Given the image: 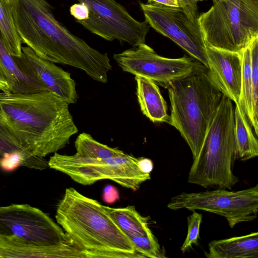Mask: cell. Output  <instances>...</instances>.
I'll return each instance as SVG.
<instances>
[{
    "label": "cell",
    "mask_w": 258,
    "mask_h": 258,
    "mask_svg": "<svg viewBox=\"0 0 258 258\" xmlns=\"http://www.w3.org/2000/svg\"><path fill=\"white\" fill-rule=\"evenodd\" d=\"M0 110L21 149L44 158L69 143L78 132L69 104L49 91H0Z\"/></svg>",
    "instance_id": "1"
},
{
    "label": "cell",
    "mask_w": 258,
    "mask_h": 258,
    "mask_svg": "<svg viewBox=\"0 0 258 258\" xmlns=\"http://www.w3.org/2000/svg\"><path fill=\"white\" fill-rule=\"evenodd\" d=\"M55 218L88 258L144 257L109 217L103 205L73 187L66 189Z\"/></svg>",
    "instance_id": "2"
},
{
    "label": "cell",
    "mask_w": 258,
    "mask_h": 258,
    "mask_svg": "<svg viewBox=\"0 0 258 258\" xmlns=\"http://www.w3.org/2000/svg\"><path fill=\"white\" fill-rule=\"evenodd\" d=\"M171 113L169 124L189 147L193 160L198 156L215 117L223 94L202 63L167 88Z\"/></svg>",
    "instance_id": "3"
},
{
    "label": "cell",
    "mask_w": 258,
    "mask_h": 258,
    "mask_svg": "<svg viewBox=\"0 0 258 258\" xmlns=\"http://www.w3.org/2000/svg\"><path fill=\"white\" fill-rule=\"evenodd\" d=\"M236 159L234 107L223 95L200 152L193 160L188 182L207 188L231 189L239 181L233 171Z\"/></svg>",
    "instance_id": "4"
},
{
    "label": "cell",
    "mask_w": 258,
    "mask_h": 258,
    "mask_svg": "<svg viewBox=\"0 0 258 258\" xmlns=\"http://www.w3.org/2000/svg\"><path fill=\"white\" fill-rule=\"evenodd\" d=\"M198 17L206 45L241 52L258 37V0H212Z\"/></svg>",
    "instance_id": "5"
},
{
    "label": "cell",
    "mask_w": 258,
    "mask_h": 258,
    "mask_svg": "<svg viewBox=\"0 0 258 258\" xmlns=\"http://www.w3.org/2000/svg\"><path fill=\"white\" fill-rule=\"evenodd\" d=\"M139 158L125 153L109 158L96 159L55 152L47 162L49 168L67 174L84 185L108 179L135 191L142 183L151 179L150 174L144 173L138 168Z\"/></svg>",
    "instance_id": "6"
},
{
    "label": "cell",
    "mask_w": 258,
    "mask_h": 258,
    "mask_svg": "<svg viewBox=\"0 0 258 258\" xmlns=\"http://www.w3.org/2000/svg\"><path fill=\"white\" fill-rule=\"evenodd\" d=\"M71 244H75L41 210L25 204L0 206V246Z\"/></svg>",
    "instance_id": "7"
},
{
    "label": "cell",
    "mask_w": 258,
    "mask_h": 258,
    "mask_svg": "<svg viewBox=\"0 0 258 258\" xmlns=\"http://www.w3.org/2000/svg\"><path fill=\"white\" fill-rule=\"evenodd\" d=\"M167 207L211 212L224 217L230 227L250 222L257 217L258 185L238 191L217 188L199 192H182L172 197Z\"/></svg>",
    "instance_id": "8"
},
{
    "label": "cell",
    "mask_w": 258,
    "mask_h": 258,
    "mask_svg": "<svg viewBox=\"0 0 258 258\" xmlns=\"http://www.w3.org/2000/svg\"><path fill=\"white\" fill-rule=\"evenodd\" d=\"M139 4L150 26L208 68L206 45L198 17L191 16L180 7L149 2H140Z\"/></svg>",
    "instance_id": "9"
},
{
    "label": "cell",
    "mask_w": 258,
    "mask_h": 258,
    "mask_svg": "<svg viewBox=\"0 0 258 258\" xmlns=\"http://www.w3.org/2000/svg\"><path fill=\"white\" fill-rule=\"evenodd\" d=\"M88 7V19L77 21L91 33L107 41L117 40L133 47L145 43L149 31L146 21L135 19L115 0H77Z\"/></svg>",
    "instance_id": "10"
},
{
    "label": "cell",
    "mask_w": 258,
    "mask_h": 258,
    "mask_svg": "<svg viewBox=\"0 0 258 258\" xmlns=\"http://www.w3.org/2000/svg\"><path fill=\"white\" fill-rule=\"evenodd\" d=\"M113 58L123 72L147 78L165 88L201 63L187 56L178 58L161 56L145 43L114 54Z\"/></svg>",
    "instance_id": "11"
},
{
    "label": "cell",
    "mask_w": 258,
    "mask_h": 258,
    "mask_svg": "<svg viewBox=\"0 0 258 258\" xmlns=\"http://www.w3.org/2000/svg\"><path fill=\"white\" fill-rule=\"evenodd\" d=\"M106 212L144 257L163 258L165 251L149 227V217L142 216L134 206L113 208L103 206Z\"/></svg>",
    "instance_id": "12"
},
{
    "label": "cell",
    "mask_w": 258,
    "mask_h": 258,
    "mask_svg": "<svg viewBox=\"0 0 258 258\" xmlns=\"http://www.w3.org/2000/svg\"><path fill=\"white\" fill-rule=\"evenodd\" d=\"M211 76L223 95L238 102L242 75V52H234L206 45Z\"/></svg>",
    "instance_id": "13"
},
{
    "label": "cell",
    "mask_w": 258,
    "mask_h": 258,
    "mask_svg": "<svg viewBox=\"0 0 258 258\" xmlns=\"http://www.w3.org/2000/svg\"><path fill=\"white\" fill-rule=\"evenodd\" d=\"M22 50L48 91L60 97L69 104L77 102L78 96L76 83L69 73L41 58L27 46H22Z\"/></svg>",
    "instance_id": "14"
},
{
    "label": "cell",
    "mask_w": 258,
    "mask_h": 258,
    "mask_svg": "<svg viewBox=\"0 0 258 258\" xmlns=\"http://www.w3.org/2000/svg\"><path fill=\"white\" fill-rule=\"evenodd\" d=\"M0 61L9 75L11 93L27 94L48 91L23 52L21 56H15L8 52L1 33Z\"/></svg>",
    "instance_id": "15"
},
{
    "label": "cell",
    "mask_w": 258,
    "mask_h": 258,
    "mask_svg": "<svg viewBox=\"0 0 258 258\" xmlns=\"http://www.w3.org/2000/svg\"><path fill=\"white\" fill-rule=\"evenodd\" d=\"M204 254L208 258H258V232L212 240Z\"/></svg>",
    "instance_id": "16"
},
{
    "label": "cell",
    "mask_w": 258,
    "mask_h": 258,
    "mask_svg": "<svg viewBox=\"0 0 258 258\" xmlns=\"http://www.w3.org/2000/svg\"><path fill=\"white\" fill-rule=\"evenodd\" d=\"M136 94L141 111L153 122L169 123L167 106L158 85L153 81L135 76Z\"/></svg>",
    "instance_id": "17"
},
{
    "label": "cell",
    "mask_w": 258,
    "mask_h": 258,
    "mask_svg": "<svg viewBox=\"0 0 258 258\" xmlns=\"http://www.w3.org/2000/svg\"><path fill=\"white\" fill-rule=\"evenodd\" d=\"M87 258L86 252L74 244L42 246L15 245L0 246V258Z\"/></svg>",
    "instance_id": "18"
},
{
    "label": "cell",
    "mask_w": 258,
    "mask_h": 258,
    "mask_svg": "<svg viewBox=\"0 0 258 258\" xmlns=\"http://www.w3.org/2000/svg\"><path fill=\"white\" fill-rule=\"evenodd\" d=\"M235 137L236 159L245 161L258 155V142L243 110L237 102L235 103Z\"/></svg>",
    "instance_id": "19"
},
{
    "label": "cell",
    "mask_w": 258,
    "mask_h": 258,
    "mask_svg": "<svg viewBox=\"0 0 258 258\" xmlns=\"http://www.w3.org/2000/svg\"><path fill=\"white\" fill-rule=\"evenodd\" d=\"M0 33L8 52L13 56H21L23 43L15 26L10 0H0Z\"/></svg>",
    "instance_id": "20"
},
{
    "label": "cell",
    "mask_w": 258,
    "mask_h": 258,
    "mask_svg": "<svg viewBox=\"0 0 258 258\" xmlns=\"http://www.w3.org/2000/svg\"><path fill=\"white\" fill-rule=\"evenodd\" d=\"M75 146L76 155L90 159H106L125 154L117 148H111L97 142L85 133L77 137Z\"/></svg>",
    "instance_id": "21"
},
{
    "label": "cell",
    "mask_w": 258,
    "mask_h": 258,
    "mask_svg": "<svg viewBox=\"0 0 258 258\" xmlns=\"http://www.w3.org/2000/svg\"><path fill=\"white\" fill-rule=\"evenodd\" d=\"M242 75L241 92L238 103L243 110L252 126V87L251 60L249 46L242 51Z\"/></svg>",
    "instance_id": "22"
},
{
    "label": "cell",
    "mask_w": 258,
    "mask_h": 258,
    "mask_svg": "<svg viewBox=\"0 0 258 258\" xmlns=\"http://www.w3.org/2000/svg\"><path fill=\"white\" fill-rule=\"evenodd\" d=\"M251 60V80L252 103V128L258 135V37L249 45Z\"/></svg>",
    "instance_id": "23"
},
{
    "label": "cell",
    "mask_w": 258,
    "mask_h": 258,
    "mask_svg": "<svg viewBox=\"0 0 258 258\" xmlns=\"http://www.w3.org/2000/svg\"><path fill=\"white\" fill-rule=\"evenodd\" d=\"M17 151L24 152L20 148L16 137L4 121L0 110V159L6 154Z\"/></svg>",
    "instance_id": "24"
},
{
    "label": "cell",
    "mask_w": 258,
    "mask_h": 258,
    "mask_svg": "<svg viewBox=\"0 0 258 258\" xmlns=\"http://www.w3.org/2000/svg\"><path fill=\"white\" fill-rule=\"evenodd\" d=\"M191 215L187 218L188 224V231L186 237L180 247L182 253H184L189 248L191 247L192 244L197 245L200 238V227L202 222V215L192 211Z\"/></svg>",
    "instance_id": "25"
},
{
    "label": "cell",
    "mask_w": 258,
    "mask_h": 258,
    "mask_svg": "<svg viewBox=\"0 0 258 258\" xmlns=\"http://www.w3.org/2000/svg\"><path fill=\"white\" fill-rule=\"evenodd\" d=\"M205 0H148L149 2H154L167 6L180 7L195 17H198V3Z\"/></svg>",
    "instance_id": "26"
},
{
    "label": "cell",
    "mask_w": 258,
    "mask_h": 258,
    "mask_svg": "<svg viewBox=\"0 0 258 258\" xmlns=\"http://www.w3.org/2000/svg\"><path fill=\"white\" fill-rule=\"evenodd\" d=\"M71 15L76 21L84 20L88 18L89 10L87 6L84 3H79L73 5L70 9Z\"/></svg>",
    "instance_id": "27"
},
{
    "label": "cell",
    "mask_w": 258,
    "mask_h": 258,
    "mask_svg": "<svg viewBox=\"0 0 258 258\" xmlns=\"http://www.w3.org/2000/svg\"><path fill=\"white\" fill-rule=\"evenodd\" d=\"M119 195L117 189L112 185H109L104 188L103 199L108 204H112L119 200Z\"/></svg>",
    "instance_id": "28"
},
{
    "label": "cell",
    "mask_w": 258,
    "mask_h": 258,
    "mask_svg": "<svg viewBox=\"0 0 258 258\" xmlns=\"http://www.w3.org/2000/svg\"><path fill=\"white\" fill-rule=\"evenodd\" d=\"M0 91L5 93L11 92L12 87L8 74L0 61Z\"/></svg>",
    "instance_id": "29"
},
{
    "label": "cell",
    "mask_w": 258,
    "mask_h": 258,
    "mask_svg": "<svg viewBox=\"0 0 258 258\" xmlns=\"http://www.w3.org/2000/svg\"><path fill=\"white\" fill-rule=\"evenodd\" d=\"M138 166L142 172L150 174L153 169V163L151 160L148 158L140 157Z\"/></svg>",
    "instance_id": "30"
}]
</instances>
